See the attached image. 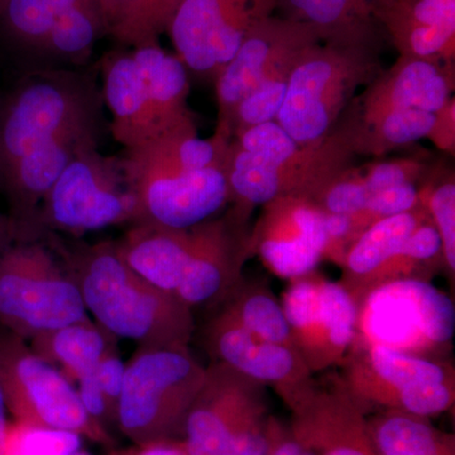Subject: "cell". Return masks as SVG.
Here are the masks:
<instances>
[{"instance_id":"obj_26","label":"cell","mask_w":455,"mask_h":455,"mask_svg":"<svg viewBox=\"0 0 455 455\" xmlns=\"http://www.w3.org/2000/svg\"><path fill=\"white\" fill-rule=\"evenodd\" d=\"M427 218L429 212L420 203L412 211L371 224L359 235L341 265L344 274L341 284L348 290L355 304L366 295L377 272L400 252L407 238Z\"/></svg>"},{"instance_id":"obj_22","label":"cell","mask_w":455,"mask_h":455,"mask_svg":"<svg viewBox=\"0 0 455 455\" xmlns=\"http://www.w3.org/2000/svg\"><path fill=\"white\" fill-rule=\"evenodd\" d=\"M396 0H278L283 18L307 23L322 42L382 50L388 44L382 20Z\"/></svg>"},{"instance_id":"obj_20","label":"cell","mask_w":455,"mask_h":455,"mask_svg":"<svg viewBox=\"0 0 455 455\" xmlns=\"http://www.w3.org/2000/svg\"><path fill=\"white\" fill-rule=\"evenodd\" d=\"M454 62L398 56L362 89L338 124L358 127L386 113L420 109L436 114L453 99Z\"/></svg>"},{"instance_id":"obj_13","label":"cell","mask_w":455,"mask_h":455,"mask_svg":"<svg viewBox=\"0 0 455 455\" xmlns=\"http://www.w3.org/2000/svg\"><path fill=\"white\" fill-rule=\"evenodd\" d=\"M277 7L278 0H182L166 33L188 73L214 83L248 35Z\"/></svg>"},{"instance_id":"obj_16","label":"cell","mask_w":455,"mask_h":455,"mask_svg":"<svg viewBox=\"0 0 455 455\" xmlns=\"http://www.w3.org/2000/svg\"><path fill=\"white\" fill-rule=\"evenodd\" d=\"M235 370L214 362L182 427L188 455H218L230 436L268 414L267 391Z\"/></svg>"},{"instance_id":"obj_29","label":"cell","mask_w":455,"mask_h":455,"mask_svg":"<svg viewBox=\"0 0 455 455\" xmlns=\"http://www.w3.org/2000/svg\"><path fill=\"white\" fill-rule=\"evenodd\" d=\"M367 424L379 455H455L453 434L439 430L429 418L382 409L367 416Z\"/></svg>"},{"instance_id":"obj_14","label":"cell","mask_w":455,"mask_h":455,"mask_svg":"<svg viewBox=\"0 0 455 455\" xmlns=\"http://www.w3.org/2000/svg\"><path fill=\"white\" fill-rule=\"evenodd\" d=\"M292 343L313 373L343 364L355 338L357 304L339 283L311 272L283 291Z\"/></svg>"},{"instance_id":"obj_11","label":"cell","mask_w":455,"mask_h":455,"mask_svg":"<svg viewBox=\"0 0 455 455\" xmlns=\"http://www.w3.org/2000/svg\"><path fill=\"white\" fill-rule=\"evenodd\" d=\"M137 202L119 156L90 148L71 161L42 200L37 229L82 235L106 228L133 224Z\"/></svg>"},{"instance_id":"obj_36","label":"cell","mask_w":455,"mask_h":455,"mask_svg":"<svg viewBox=\"0 0 455 455\" xmlns=\"http://www.w3.org/2000/svg\"><path fill=\"white\" fill-rule=\"evenodd\" d=\"M368 200L370 194L359 167L352 164L334 176L313 202L329 214L355 215L363 212Z\"/></svg>"},{"instance_id":"obj_38","label":"cell","mask_w":455,"mask_h":455,"mask_svg":"<svg viewBox=\"0 0 455 455\" xmlns=\"http://www.w3.org/2000/svg\"><path fill=\"white\" fill-rule=\"evenodd\" d=\"M284 427L275 416L265 415L236 431L218 455H268Z\"/></svg>"},{"instance_id":"obj_4","label":"cell","mask_w":455,"mask_h":455,"mask_svg":"<svg viewBox=\"0 0 455 455\" xmlns=\"http://www.w3.org/2000/svg\"><path fill=\"white\" fill-rule=\"evenodd\" d=\"M355 156L339 127L323 142L300 145L276 121L254 125L228 147L229 203L252 212L281 196L314 200Z\"/></svg>"},{"instance_id":"obj_31","label":"cell","mask_w":455,"mask_h":455,"mask_svg":"<svg viewBox=\"0 0 455 455\" xmlns=\"http://www.w3.org/2000/svg\"><path fill=\"white\" fill-rule=\"evenodd\" d=\"M223 302L220 311L245 331L260 339L295 348L283 304L267 284L242 281Z\"/></svg>"},{"instance_id":"obj_44","label":"cell","mask_w":455,"mask_h":455,"mask_svg":"<svg viewBox=\"0 0 455 455\" xmlns=\"http://www.w3.org/2000/svg\"><path fill=\"white\" fill-rule=\"evenodd\" d=\"M8 414L7 403H5L2 385H0V454H2L5 438H7L9 427Z\"/></svg>"},{"instance_id":"obj_2","label":"cell","mask_w":455,"mask_h":455,"mask_svg":"<svg viewBox=\"0 0 455 455\" xmlns=\"http://www.w3.org/2000/svg\"><path fill=\"white\" fill-rule=\"evenodd\" d=\"M229 140L184 131L119 156L137 202L134 223L185 229L217 217L230 202L226 173ZM133 223V224H134Z\"/></svg>"},{"instance_id":"obj_7","label":"cell","mask_w":455,"mask_h":455,"mask_svg":"<svg viewBox=\"0 0 455 455\" xmlns=\"http://www.w3.org/2000/svg\"><path fill=\"white\" fill-rule=\"evenodd\" d=\"M205 377L188 347H139L125 367L116 427L132 444L181 438Z\"/></svg>"},{"instance_id":"obj_12","label":"cell","mask_w":455,"mask_h":455,"mask_svg":"<svg viewBox=\"0 0 455 455\" xmlns=\"http://www.w3.org/2000/svg\"><path fill=\"white\" fill-rule=\"evenodd\" d=\"M0 385L16 423L112 444L109 431L84 409L74 383L36 355L28 341L5 329L0 331Z\"/></svg>"},{"instance_id":"obj_23","label":"cell","mask_w":455,"mask_h":455,"mask_svg":"<svg viewBox=\"0 0 455 455\" xmlns=\"http://www.w3.org/2000/svg\"><path fill=\"white\" fill-rule=\"evenodd\" d=\"M382 25L400 56L455 61V0H396Z\"/></svg>"},{"instance_id":"obj_43","label":"cell","mask_w":455,"mask_h":455,"mask_svg":"<svg viewBox=\"0 0 455 455\" xmlns=\"http://www.w3.org/2000/svg\"><path fill=\"white\" fill-rule=\"evenodd\" d=\"M108 455H188L180 439L164 442L132 444L131 447L114 449Z\"/></svg>"},{"instance_id":"obj_34","label":"cell","mask_w":455,"mask_h":455,"mask_svg":"<svg viewBox=\"0 0 455 455\" xmlns=\"http://www.w3.org/2000/svg\"><path fill=\"white\" fill-rule=\"evenodd\" d=\"M83 438L66 431L9 424L0 455H71L82 449Z\"/></svg>"},{"instance_id":"obj_18","label":"cell","mask_w":455,"mask_h":455,"mask_svg":"<svg viewBox=\"0 0 455 455\" xmlns=\"http://www.w3.org/2000/svg\"><path fill=\"white\" fill-rule=\"evenodd\" d=\"M317 42L322 38L314 27L287 18L272 16L257 26L215 77V130L230 136L228 124L239 101L262 80L295 62L302 51Z\"/></svg>"},{"instance_id":"obj_6","label":"cell","mask_w":455,"mask_h":455,"mask_svg":"<svg viewBox=\"0 0 455 455\" xmlns=\"http://www.w3.org/2000/svg\"><path fill=\"white\" fill-rule=\"evenodd\" d=\"M382 50L317 42L293 65L276 122L300 145L331 137L347 108L382 70Z\"/></svg>"},{"instance_id":"obj_10","label":"cell","mask_w":455,"mask_h":455,"mask_svg":"<svg viewBox=\"0 0 455 455\" xmlns=\"http://www.w3.org/2000/svg\"><path fill=\"white\" fill-rule=\"evenodd\" d=\"M344 387L366 406L430 416L454 406L453 367L379 346H353L343 362Z\"/></svg>"},{"instance_id":"obj_41","label":"cell","mask_w":455,"mask_h":455,"mask_svg":"<svg viewBox=\"0 0 455 455\" xmlns=\"http://www.w3.org/2000/svg\"><path fill=\"white\" fill-rule=\"evenodd\" d=\"M76 383L77 394L85 411L95 423L108 429V425L114 424V418L94 372L86 374Z\"/></svg>"},{"instance_id":"obj_32","label":"cell","mask_w":455,"mask_h":455,"mask_svg":"<svg viewBox=\"0 0 455 455\" xmlns=\"http://www.w3.org/2000/svg\"><path fill=\"white\" fill-rule=\"evenodd\" d=\"M419 197L439 232L449 274L455 271V179L454 171L434 163L419 188Z\"/></svg>"},{"instance_id":"obj_3","label":"cell","mask_w":455,"mask_h":455,"mask_svg":"<svg viewBox=\"0 0 455 455\" xmlns=\"http://www.w3.org/2000/svg\"><path fill=\"white\" fill-rule=\"evenodd\" d=\"M65 257L86 311L108 334L146 348L188 347L196 329L193 310L132 271L116 242L80 245Z\"/></svg>"},{"instance_id":"obj_35","label":"cell","mask_w":455,"mask_h":455,"mask_svg":"<svg viewBox=\"0 0 455 455\" xmlns=\"http://www.w3.org/2000/svg\"><path fill=\"white\" fill-rule=\"evenodd\" d=\"M433 164L423 157H379L358 167L371 197L396 185H421Z\"/></svg>"},{"instance_id":"obj_24","label":"cell","mask_w":455,"mask_h":455,"mask_svg":"<svg viewBox=\"0 0 455 455\" xmlns=\"http://www.w3.org/2000/svg\"><path fill=\"white\" fill-rule=\"evenodd\" d=\"M190 242V228L134 223L116 247L132 271L152 286L175 293L187 269Z\"/></svg>"},{"instance_id":"obj_30","label":"cell","mask_w":455,"mask_h":455,"mask_svg":"<svg viewBox=\"0 0 455 455\" xmlns=\"http://www.w3.org/2000/svg\"><path fill=\"white\" fill-rule=\"evenodd\" d=\"M104 35L122 49L160 44L182 0H98Z\"/></svg>"},{"instance_id":"obj_5","label":"cell","mask_w":455,"mask_h":455,"mask_svg":"<svg viewBox=\"0 0 455 455\" xmlns=\"http://www.w3.org/2000/svg\"><path fill=\"white\" fill-rule=\"evenodd\" d=\"M109 133L124 149L197 130L188 107L190 80L179 57L161 44L110 51L99 61Z\"/></svg>"},{"instance_id":"obj_15","label":"cell","mask_w":455,"mask_h":455,"mask_svg":"<svg viewBox=\"0 0 455 455\" xmlns=\"http://www.w3.org/2000/svg\"><path fill=\"white\" fill-rule=\"evenodd\" d=\"M250 211L232 205L226 214L190 227V251L175 295L191 310L220 304L243 281L250 259Z\"/></svg>"},{"instance_id":"obj_17","label":"cell","mask_w":455,"mask_h":455,"mask_svg":"<svg viewBox=\"0 0 455 455\" xmlns=\"http://www.w3.org/2000/svg\"><path fill=\"white\" fill-rule=\"evenodd\" d=\"M324 215L307 197L272 200L251 228V257L259 256L269 272L283 280L311 274L324 259Z\"/></svg>"},{"instance_id":"obj_8","label":"cell","mask_w":455,"mask_h":455,"mask_svg":"<svg viewBox=\"0 0 455 455\" xmlns=\"http://www.w3.org/2000/svg\"><path fill=\"white\" fill-rule=\"evenodd\" d=\"M88 317L79 286L44 238L0 242L3 329L31 340Z\"/></svg>"},{"instance_id":"obj_39","label":"cell","mask_w":455,"mask_h":455,"mask_svg":"<svg viewBox=\"0 0 455 455\" xmlns=\"http://www.w3.org/2000/svg\"><path fill=\"white\" fill-rule=\"evenodd\" d=\"M324 229L326 235L324 259H331L341 267L350 245L355 243V239L361 235L355 226V218L353 215L325 212Z\"/></svg>"},{"instance_id":"obj_37","label":"cell","mask_w":455,"mask_h":455,"mask_svg":"<svg viewBox=\"0 0 455 455\" xmlns=\"http://www.w3.org/2000/svg\"><path fill=\"white\" fill-rule=\"evenodd\" d=\"M419 188V184L396 185L371 196L363 212L353 215L359 233L376 221L418 208L420 205Z\"/></svg>"},{"instance_id":"obj_9","label":"cell","mask_w":455,"mask_h":455,"mask_svg":"<svg viewBox=\"0 0 455 455\" xmlns=\"http://www.w3.org/2000/svg\"><path fill=\"white\" fill-rule=\"evenodd\" d=\"M455 334V307L430 281L400 278L379 284L358 301L353 346H379L443 361Z\"/></svg>"},{"instance_id":"obj_25","label":"cell","mask_w":455,"mask_h":455,"mask_svg":"<svg viewBox=\"0 0 455 455\" xmlns=\"http://www.w3.org/2000/svg\"><path fill=\"white\" fill-rule=\"evenodd\" d=\"M80 0H5L0 9V53L18 76L40 71L53 26Z\"/></svg>"},{"instance_id":"obj_42","label":"cell","mask_w":455,"mask_h":455,"mask_svg":"<svg viewBox=\"0 0 455 455\" xmlns=\"http://www.w3.org/2000/svg\"><path fill=\"white\" fill-rule=\"evenodd\" d=\"M455 101L454 98L436 113L435 123L427 139L434 143L440 151L454 155L455 148Z\"/></svg>"},{"instance_id":"obj_46","label":"cell","mask_w":455,"mask_h":455,"mask_svg":"<svg viewBox=\"0 0 455 455\" xmlns=\"http://www.w3.org/2000/svg\"><path fill=\"white\" fill-rule=\"evenodd\" d=\"M287 431H289V427H284L281 435L278 436L276 442H275L274 447L269 451L268 455H284V448H283V439L284 435H286Z\"/></svg>"},{"instance_id":"obj_1","label":"cell","mask_w":455,"mask_h":455,"mask_svg":"<svg viewBox=\"0 0 455 455\" xmlns=\"http://www.w3.org/2000/svg\"><path fill=\"white\" fill-rule=\"evenodd\" d=\"M98 65L18 76L0 95V196L18 229L36 226L42 200L77 155L109 132Z\"/></svg>"},{"instance_id":"obj_33","label":"cell","mask_w":455,"mask_h":455,"mask_svg":"<svg viewBox=\"0 0 455 455\" xmlns=\"http://www.w3.org/2000/svg\"><path fill=\"white\" fill-rule=\"evenodd\" d=\"M295 62L283 66L271 76L266 77L239 101L228 124L232 139L254 125L276 121Z\"/></svg>"},{"instance_id":"obj_40","label":"cell","mask_w":455,"mask_h":455,"mask_svg":"<svg viewBox=\"0 0 455 455\" xmlns=\"http://www.w3.org/2000/svg\"><path fill=\"white\" fill-rule=\"evenodd\" d=\"M125 367H127V363L123 362L121 355L114 346L108 350L94 370L95 379H97L99 386L107 398L110 412H112L114 424H116V407H118L123 382H124Z\"/></svg>"},{"instance_id":"obj_28","label":"cell","mask_w":455,"mask_h":455,"mask_svg":"<svg viewBox=\"0 0 455 455\" xmlns=\"http://www.w3.org/2000/svg\"><path fill=\"white\" fill-rule=\"evenodd\" d=\"M104 36L98 0H80L53 26L42 52L40 71L86 68Z\"/></svg>"},{"instance_id":"obj_21","label":"cell","mask_w":455,"mask_h":455,"mask_svg":"<svg viewBox=\"0 0 455 455\" xmlns=\"http://www.w3.org/2000/svg\"><path fill=\"white\" fill-rule=\"evenodd\" d=\"M290 411L293 438L316 455H379L368 430L366 410L341 379L325 387L316 385Z\"/></svg>"},{"instance_id":"obj_45","label":"cell","mask_w":455,"mask_h":455,"mask_svg":"<svg viewBox=\"0 0 455 455\" xmlns=\"http://www.w3.org/2000/svg\"><path fill=\"white\" fill-rule=\"evenodd\" d=\"M9 238H14L13 227L8 215L0 212V242L7 241Z\"/></svg>"},{"instance_id":"obj_27","label":"cell","mask_w":455,"mask_h":455,"mask_svg":"<svg viewBox=\"0 0 455 455\" xmlns=\"http://www.w3.org/2000/svg\"><path fill=\"white\" fill-rule=\"evenodd\" d=\"M116 340L88 317L27 341L36 355L75 383L86 374L94 372L100 359L116 346Z\"/></svg>"},{"instance_id":"obj_19","label":"cell","mask_w":455,"mask_h":455,"mask_svg":"<svg viewBox=\"0 0 455 455\" xmlns=\"http://www.w3.org/2000/svg\"><path fill=\"white\" fill-rule=\"evenodd\" d=\"M206 344L214 362L271 387L290 410L316 387L314 373L298 350L260 339L223 311L209 323Z\"/></svg>"},{"instance_id":"obj_47","label":"cell","mask_w":455,"mask_h":455,"mask_svg":"<svg viewBox=\"0 0 455 455\" xmlns=\"http://www.w3.org/2000/svg\"><path fill=\"white\" fill-rule=\"evenodd\" d=\"M5 0H0V9L4 5Z\"/></svg>"}]
</instances>
